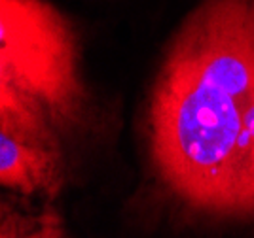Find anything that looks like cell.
I'll use <instances>...</instances> for the list:
<instances>
[{
	"mask_svg": "<svg viewBox=\"0 0 254 238\" xmlns=\"http://www.w3.org/2000/svg\"><path fill=\"white\" fill-rule=\"evenodd\" d=\"M0 184L23 195H57L63 187L57 133H31L0 125Z\"/></svg>",
	"mask_w": 254,
	"mask_h": 238,
	"instance_id": "3",
	"label": "cell"
},
{
	"mask_svg": "<svg viewBox=\"0 0 254 238\" xmlns=\"http://www.w3.org/2000/svg\"><path fill=\"white\" fill-rule=\"evenodd\" d=\"M0 80L40 104L57 131L84 121L74 29L48 0H0Z\"/></svg>",
	"mask_w": 254,
	"mask_h": 238,
	"instance_id": "2",
	"label": "cell"
},
{
	"mask_svg": "<svg viewBox=\"0 0 254 238\" xmlns=\"http://www.w3.org/2000/svg\"><path fill=\"white\" fill-rule=\"evenodd\" d=\"M2 238H66L61 218L55 214H44L38 219L17 221L15 216H4Z\"/></svg>",
	"mask_w": 254,
	"mask_h": 238,
	"instance_id": "4",
	"label": "cell"
},
{
	"mask_svg": "<svg viewBox=\"0 0 254 238\" xmlns=\"http://www.w3.org/2000/svg\"><path fill=\"white\" fill-rule=\"evenodd\" d=\"M253 108L254 0H201L167 46L146 108L150 161L173 197L254 221Z\"/></svg>",
	"mask_w": 254,
	"mask_h": 238,
	"instance_id": "1",
	"label": "cell"
}]
</instances>
